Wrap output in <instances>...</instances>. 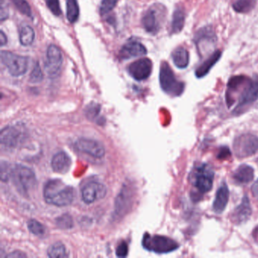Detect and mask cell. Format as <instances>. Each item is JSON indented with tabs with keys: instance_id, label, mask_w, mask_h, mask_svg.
<instances>
[{
	"instance_id": "cell-23",
	"label": "cell",
	"mask_w": 258,
	"mask_h": 258,
	"mask_svg": "<svg viewBox=\"0 0 258 258\" xmlns=\"http://www.w3.org/2000/svg\"><path fill=\"white\" fill-rule=\"evenodd\" d=\"M172 59L175 66L179 69H186L189 63L188 51L183 47H178L172 53Z\"/></svg>"
},
{
	"instance_id": "cell-4",
	"label": "cell",
	"mask_w": 258,
	"mask_h": 258,
	"mask_svg": "<svg viewBox=\"0 0 258 258\" xmlns=\"http://www.w3.org/2000/svg\"><path fill=\"white\" fill-rule=\"evenodd\" d=\"M214 179V170L206 163L195 166L190 172V182L200 194H205L212 189Z\"/></svg>"
},
{
	"instance_id": "cell-33",
	"label": "cell",
	"mask_w": 258,
	"mask_h": 258,
	"mask_svg": "<svg viewBox=\"0 0 258 258\" xmlns=\"http://www.w3.org/2000/svg\"><path fill=\"white\" fill-rule=\"evenodd\" d=\"M100 112V105L96 103H90L85 110L86 116L90 120H96Z\"/></svg>"
},
{
	"instance_id": "cell-19",
	"label": "cell",
	"mask_w": 258,
	"mask_h": 258,
	"mask_svg": "<svg viewBox=\"0 0 258 258\" xmlns=\"http://www.w3.org/2000/svg\"><path fill=\"white\" fill-rule=\"evenodd\" d=\"M72 158L64 152H59L55 154L51 162L52 170L61 174L68 173L72 167Z\"/></svg>"
},
{
	"instance_id": "cell-8",
	"label": "cell",
	"mask_w": 258,
	"mask_h": 258,
	"mask_svg": "<svg viewBox=\"0 0 258 258\" xmlns=\"http://www.w3.org/2000/svg\"><path fill=\"white\" fill-rule=\"evenodd\" d=\"M233 150L238 158H244L254 155L258 150V137L250 134L238 136L233 142Z\"/></svg>"
},
{
	"instance_id": "cell-18",
	"label": "cell",
	"mask_w": 258,
	"mask_h": 258,
	"mask_svg": "<svg viewBox=\"0 0 258 258\" xmlns=\"http://www.w3.org/2000/svg\"><path fill=\"white\" fill-rule=\"evenodd\" d=\"M229 199V189L226 182H223L220 185L216 192L215 199L212 205L214 212L217 214H221L226 209Z\"/></svg>"
},
{
	"instance_id": "cell-28",
	"label": "cell",
	"mask_w": 258,
	"mask_h": 258,
	"mask_svg": "<svg viewBox=\"0 0 258 258\" xmlns=\"http://www.w3.org/2000/svg\"><path fill=\"white\" fill-rule=\"evenodd\" d=\"M256 5V0H236L232 4V8L236 13H247Z\"/></svg>"
},
{
	"instance_id": "cell-7",
	"label": "cell",
	"mask_w": 258,
	"mask_h": 258,
	"mask_svg": "<svg viewBox=\"0 0 258 258\" xmlns=\"http://www.w3.org/2000/svg\"><path fill=\"white\" fill-rule=\"evenodd\" d=\"M0 57L3 64L7 67L12 76L19 78L23 76L28 72L29 66L28 57L16 55L9 51H2Z\"/></svg>"
},
{
	"instance_id": "cell-30",
	"label": "cell",
	"mask_w": 258,
	"mask_h": 258,
	"mask_svg": "<svg viewBox=\"0 0 258 258\" xmlns=\"http://www.w3.org/2000/svg\"><path fill=\"white\" fill-rule=\"evenodd\" d=\"M12 2L16 6L19 12L22 14L28 16V17H32V12H31V7L29 4L27 2V0H12Z\"/></svg>"
},
{
	"instance_id": "cell-16",
	"label": "cell",
	"mask_w": 258,
	"mask_h": 258,
	"mask_svg": "<svg viewBox=\"0 0 258 258\" xmlns=\"http://www.w3.org/2000/svg\"><path fill=\"white\" fill-rule=\"evenodd\" d=\"M133 191L127 185H124L115 201V212L117 215H122L127 212L132 205Z\"/></svg>"
},
{
	"instance_id": "cell-24",
	"label": "cell",
	"mask_w": 258,
	"mask_h": 258,
	"mask_svg": "<svg viewBox=\"0 0 258 258\" xmlns=\"http://www.w3.org/2000/svg\"><path fill=\"white\" fill-rule=\"evenodd\" d=\"M35 39V32L31 27L25 25L19 31V40L24 46H29L34 43Z\"/></svg>"
},
{
	"instance_id": "cell-29",
	"label": "cell",
	"mask_w": 258,
	"mask_h": 258,
	"mask_svg": "<svg viewBox=\"0 0 258 258\" xmlns=\"http://www.w3.org/2000/svg\"><path fill=\"white\" fill-rule=\"evenodd\" d=\"M28 228L31 233L37 236L43 237L46 235V227L34 219H31L28 221Z\"/></svg>"
},
{
	"instance_id": "cell-9",
	"label": "cell",
	"mask_w": 258,
	"mask_h": 258,
	"mask_svg": "<svg viewBox=\"0 0 258 258\" xmlns=\"http://www.w3.org/2000/svg\"><path fill=\"white\" fill-rule=\"evenodd\" d=\"M194 42L199 55L204 56L208 49L214 48L217 43V36L212 27H204L199 30L195 35Z\"/></svg>"
},
{
	"instance_id": "cell-32",
	"label": "cell",
	"mask_w": 258,
	"mask_h": 258,
	"mask_svg": "<svg viewBox=\"0 0 258 258\" xmlns=\"http://www.w3.org/2000/svg\"><path fill=\"white\" fill-rule=\"evenodd\" d=\"M43 80V72L38 62L36 63L34 69L30 75V82L31 84H39Z\"/></svg>"
},
{
	"instance_id": "cell-2",
	"label": "cell",
	"mask_w": 258,
	"mask_h": 258,
	"mask_svg": "<svg viewBox=\"0 0 258 258\" xmlns=\"http://www.w3.org/2000/svg\"><path fill=\"white\" fill-rule=\"evenodd\" d=\"M75 197L73 187L66 185L59 179H50L43 188V198L46 203L57 207L70 205Z\"/></svg>"
},
{
	"instance_id": "cell-35",
	"label": "cell",
	"mask_w": 258,
	"mask_h": 258,
	"mask_svg": "<svg viewBox=\"0 0 258 258\" xmlns=\"http://www.w3.org/2000/svg\"><path fill=\"white\" fill-rule=\"evenodd\" d=\"M12 167L9 163L3 161L1 162V179L3 182H7L11 178Z\"/></svg>"
},
{
	"instance_id": "cell-21",
	"label": "cell",
	"mask_w": 258,
	"mask_h": 258,
	"mask_svg": "<svg viewBox=\"0 0 258 258\" xmlns=\"http://www.w3.org/2000/svg\"><path fill=\"white\" fill-rule=\"evenodd\" d=\"M221 51L217 50L216 52H213L212 55L196 69V72H195L196 78H202L206 76L211 69L217 64V61L221 58Z\"/></svg>"
},
{
	"instance_id": "cell-25",
	"label": "cell",
	"mask_w": 258,
	"mask_h": 258,
	"mask_svg": "<svg viewBox=\"0 0 258 258\" xmlns=\"http://www.w3.org/2000/svg\"><path fill=\"white\" fill-rule=\"evenodd\" d=\"M185 25V13L181 9H176L173 15L172 20V33H180Z\"/></svg>"
},
{
	"instance_id": "cell-6",
	"label": "cell",
	"mask_w": 258,
	"mask_h": 258,
	"mask_svg": "<svg viewBox=\"0 0 258 258\" xmlns=\"http://www.w3.org/2000/svg\"><path fill=\"white\" fill-rule=\"evenodd\" d=\"M142 244L146 250L157 253H170L179 247V244L169 237L149 233L143 235Z\"/></svg>"
},
{
	"instance_id": "cell-3",
	"label": "cell",
	"mask_w": 258,
	"mask_h": 258,
	"mask_svg": "<svg viewBox=\"0 0 258 258\" xmlns=\"http://www.w3.org/2000/svg\"><path fill=\"white\" fill-rule=\"evenodd\" d=\"M10 179L18 191L23 196H28L37 185V177L34 172L22 164L13 166Z\"/></svg>"
},
{
	"instance_id": "cell-12",
	"label": "cell",
	"mask_w": 258,
	"mask_h": 258,
	"mask_svg": "<svg viewBox=\"0 0 258 258\" xmlns=\"http://www.w3.org/2000/svg\"><path fill=\"white\" fill-rule=\"evenodd\" d=\"M106 193L107 188L104 184L93 181L84 185L81 191V197L84 202L89 205L103 199Z\"/></svg>"
},
{
	"instance_id": "cell-36",
	"label": "cell",
	"mask_w": 258,
	"mask_h": 258,
	"mask_svg": "<svg viewBox=\"0 0 258 258\" xmlns=\"http://www.w3.org/2000/svg\"><path fill=\"white\" fill-rule=\"evenodd\" d=\"M48 8L52 12V14L55 16H59L61 14V8H60L58 0H45Z\"/></svg>"
},
{
	"instance_id": "cell-13",
	"label": "cell",
	"mask_w": 258,
	"mask_h": 258,
	"mask_svg": "<svg viewBox=\"0 0 258 258\" xmlns=\"http://www.w3.org/2000/svg\"><path fill=\"white\" fill-rule=\"evenodd\" d=\"M75 147L80 152L87 154L93 158H101L105 154V149L103 145L91 139L81 138L77 140Z\"/></svg>"
},
{
	"instance_id": "cell-40",
	"label": "cell",
	"mask_w": 258,
	"mask_h": 258,
	"mask_svg": "<svg viewBox=\"0 0 258 258\" xmlns=\"http://www.w3.org/2000/svg\"><path fill=\"white\" fill-rule=\"evenodd\" d=\"M230 155V152L229 149L226 147L222 148L221 150L220 151L218 154V158L220 159H223L224 158H227V156Z\"/></svg>"
},
{
	"instance_id": "cell-31",
	"label": "cell",
	"mask_w": 258,
	"mask_h": 258,
	"mask_svg": "<svg viewBox=\"0 0 258 258\" xmlns=\"http://www.w3.org/2000/svg\"><path fill=\"white\" fill-rule=\"evenodd\" d=\"M55 223L60 229H72L74 226L73 220L69 214H63L61 217H58Z\"/></svg>"
},
{
	"instance_id": "cell-15",
	"label": "cell",
	"mask_w": 258,
	"mask_h": 258,
	"mask_svg": "<svg viewBox=\"0 0 258 258\" xmlns=\"http://www.w3.org/2000/svg\"><path fill=\"white\" fill-rule=\"evenodd\" d=\"M252 214L251 205L248 196L244 195L241 203L234 209L231 219L235 225H241L246 223L250 219Z\"/></svg>"
},
{
	"instance_id": "cell-26",
	"label": "cell",
	"mask_w": 258,
	"mask_h": 258,
	"mask_svg": "<svg viewBox=\"0 0 258 258\" xmlns=\"http://www.w3.org/2000/svg\"><path fill=\"white\" fill-rule=\"evenodd\" d=\"M68 20L70 23L74 24L78 20L80 16V8L77 0H67L66 2Z\"/></svg>"
},
{
	"instance_id": "cell-41",
	"label": "cell",
	"mask_w": 258,
	"mask_h": 258,
	"mask_svg": "<svg viewBox=\"0 0 258 258\" xmlns=\"http://www.w3.org/2000/svg\"><path fill=\"white\" fill-rule=\"evenodd\" d=\"M7 42H8V40H7V37L5 33L3 31H0V45H1V46L3 47V46L7 45Z\"/></svg>"
},
{
	"instance_id": "cell-42",
	"label": "cell",
	"mask_w": 258,
	"mask_h": 258,
	"mask_svg": "<svg viewBox=\"0 0 258 258\" xmlns=\"http://www.w3.org/2000/svg\"><path fill=\"white\" fill-rule=\"evenodd\" d=\"M251 191L253 196L256 198V199H258V179L252 185Z\"/></svg>"
},
{
	"instance_id": "cell-34",
	"label": "cell",
	"mask_w": 258,
	"mask_h": 258,
	"mask_svg": "<svg viewBox=\"0 0 258 258\" xmlns=\"http://www.w3.org/2000/svg\"><path fill=\"white\" fill-rule=\"evenodd\" d=\"M118 0H102L100 7V13L102 15H106L114 10Z\"/></svg>"
},
{
	"instance_id": "cell-17",
	"label": "cell",
	"mask_w": 258,
	"mask_h": 258,
	"mask_svg": "<svg viewBox=\"0 0 258 258\" xmlns=\"http://www.w3.org/2000/svg\"><path fill=\"white\" fill-rule=\"evenodd\" d=\"M147 54V49L142 43L133 41L126 43L120 49L119 56L121 59H131L136 57L143 56Z\"/></svg>"
},
{
	"instance_id": "cell-38",
	"label": "cell",
	"mask_w": 258,
	"mask_h": 258,
	"mask_svg": "<svg viewBox=\"0 0 258 258\" xmlns=\"http://www.w3.org/2000/svg\"><path fill=\"white\" fill-rule=\"evenodd\" d=\"M10 12H9L8 6L5 4L4 0L1 1V8H0V19L2 22L7 20L9 18Z\"/></svg>"
},
{
	"instance_id": "cell-10",
	"label": "cell",
	"mask_w": 258,
	"mask_h": 258,
	"mask_svg": "<svg viewBox=\"0 0 258 258\" xmlns=\"http://www.w3.org/2000/svg\"><path fill=\"white\" fill-rule=\"evenodd\" d=\"M63 63V56L58 46L50 45L46 52L45 72L50 78H55L59 75Z\"/></svg>"
},
{
	"instance_id": "cell-37",
	"label": "cell",
	"mask_w": 258,
	"mask_h": 258,
	"mask_svg": "<svg viewBox=\"0 0 258 258\" xmlns=\"http://www.w3.org/2000/svg\"><path fill=\"white\" fill-rule=\"evenodd\" d=\"M129 248L126 241H121L116 248V255L119 257H125L127 256Z\"/></svg>"
},
{
	"instance_id": "cell-1",
	"label": "cell",
	"mask_w": 258,
	"mask_h": 258,
	"mask_svg": "<svg viewBox=\"0 0 258 258\" xmlns=\"http://www.w3.org/2000/svg\"><path fill=\"white\" fill-rule=\"evenodd\" d=\"M239 91L241 93L238 96V104L234 109V113H239L241 109L257 100L258 76L255 75L250 79L244 75H238L229 79L226 93V104L229 108L232 107L234 97Z\"/></svg>"
},
{
	"instance_id": "cell-27",
	"label": "cell",
	"mask_w": 258,
	"mask_h": 258,
	"mask_svg": "<svg viewBox=\"0 0 258 258\" xmlns=\"http://www.w3.org/2000/svg\"><path fill=\"white\" fill-rule=\"evenodd\" d=\"M47 254L49 257L52 258L68 257L69 256L66 246L61 242H56L52 244L48 249Z\"/></svg>"
},
{
	"instance_id": "cell-20",
	"label": "cell",
	"mask_w": 258,
	"mask_h": 258,
	"mask_svg": "<svg viewBox=\"0 0 258 258\" xmlns=\"http://www.w3.org/2000/svg\"><path fill=\"white\" fill-rule=\"evenodd\" d=\"M254 177V170L247 164L240 165L232 174V179L237 185H244L251 182Z\"/></svg>"
},
{
	"instance_id": "cell-39",
	"label": "cell",
	"mask_w": 258,
	"mask_h": 258,
	"mask_svg": "<svg viewBox=\"0 0 258 258\" xmlns=\"http://www.w3.org/2000/svg\"><path fill=\"white\" fill-rule=\"evenodd\" d=\"M7 257L16 258V257H27V255L24 252L20 250H16L12 252L10 254L7 255Z\"/></svg>"
},
{
	"instance_id": "cell-14",
	"label": "cell",
	"mask_w": 258,
	"mask_h": 258,
	"mask_svg": "<svg viewBox=\"0 0 258 258\" xmlns=\"http://www.w3.org/2000/svg\"><path fill=\"white\" fill-rule=\"evenodd\" d=\"M152 72V62L149 58H144L134 61L128 67V73L137 81H144L150 77Z\"/></svg>"
},
{
	"instance_id": "cell-11",
	"label": "cell",
	"mask_w": 258,
	"mask_h": 258,
	"mask_svg": "<svg viewBox=\"0 0 258 258\" xmlns=\"http://www.w3.org/2000/svg\"><path fill=\"white\" fill-rule=\"evenodd\" d=\"M25 137V127L16 124L6 126L0 134V142L7 148H15L19 146Z\"/></svg>"
},
{
	"instance_id": "cell-5",
	"label": "cell",
	"mask_w": 258,
	"mask_h": 258,
	"mask_svg": "<svg viewBox=\"0 0 258 258\" xmlns=\"http://www.w3.org/2000/svg\"><path fill=\"white\" fill-rule=\"evenodd\" d=\"M160 85L164 93L176 97L183 93L185 84L178 81L168 63L163 61L160 68Z\"/></svg>"
},
{
	"instance_id": "cell-22",
	"label": "cell",
	"mask_w": 258,
	"mask_h": 258,
	"mask_svg": "<svg viewBox=\"0 0 258 258\" xmlns=\"http://www.w3.org/2000/svg\"><path fill=\"white\" fill-rule=\"evenodd\" d=\"M142 24L146 32L149 34H155L159 31L160 25L157 18L156 12L152 9L144 15Z\"/></svg>"
}]
</instances>
